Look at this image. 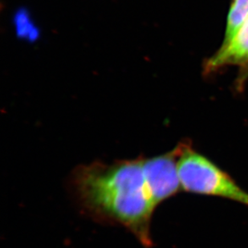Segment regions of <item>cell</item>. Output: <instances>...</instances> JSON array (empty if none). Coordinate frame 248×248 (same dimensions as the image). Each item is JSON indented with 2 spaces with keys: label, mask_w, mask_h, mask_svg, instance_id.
<instances>
[{
  "label": "cell",
  "mask_w": 248,
  "mask_h": 248,
  "mask_svg": "<svg viewBox=\"0 0 248 248\" xmlns=\"http://www.w3.org/2000/svg\"><path fill=\"white\" fill-rule=\"evenodd\" d=\"M248 19V0H232L227 16L222 45H226L236 34Z\"/></svg>",
  "instance_id": "obj_5"
},
{
  "label": "cell",
  "mask_w": 248,
  "mask_h": 248,
  "mask_svg": "<svg viewBox=\"0 0 248 248\" xmlns=\"http://www.w3.org/2000/svg\"><path fill=\"white\" fill-rule=\"evenodd\" d=\"M143 158L80 166L73 186L84 208L126 227L145 246L152 244L150 219L155 206L143 173Z\"/></svg>",
  "instance_id": "obj_1"
},
{
  "label": "cell",
  "mask_w": 248,
  "mask_h": 248,
  "mask_svg": "<svg viewBox=\"0 0 248 248\" xmlns=\"http://www.w3.org/2000/svg\"><path fill=\"white\" fill-rule=\"evenodd\" d=\"M248 60V19L236 34L206 62L207 73L227 66L244 65Z\"/></svg>",
  "instance_id": "obj_4"
},
{
  "label": "cell",
  "mask_w": 248,
  "mask_h": 248,
  "mask_svg": "<svg viewBox=\"0 0 248 248\" xmlns=\"http://www.w3.org/2000/svg\"><path fill=\"white\" fill-rule=\"evenodd\" d=\"M248 78V60L244 65L241 66V70L239 73V80H238V84L239 85H244V82Z\"/></svg>",
  "instance_id": "obj_6"
},
{
  "label": "cell",
  "mask_w": 248,
  "mask_h": 248,
  "mask_svg": "<svg viewBox=\"0 0 248 248\" xmlns=\"http://www.w3.org/2000/svg\"><path fill=\"white\" fill-rule=\"evenodd\" d=\"M180 145L166 155L149 159L143 158V173L148 190L155 206L180 190L178 160Z\"/></svg>",
  "instance_id": "obj_3"
},
{
  "label": "cell",
  "mask_w": 248,
  "mask_h": 248,
  "mask_svg": "<svg viewBox=\"0 0 248 248\" xmlns=\"http://www.w3.org/2000/svg\"><path fill=\"white\" fill-rule=\"evenodd\" d=\"M178 170L182 189L194 194L218 196L248 206V193L211 160L180 143Z\"/></svg>",
  "instance_id": "obj_2"
}]
</instances>
